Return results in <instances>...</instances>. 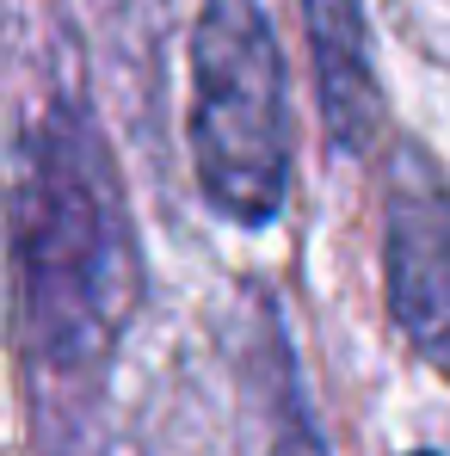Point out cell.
Listing matches in <instances>:
<instances>
[{
	"instance_id": "obj_1",
	"label": "cell",
	"mask_w": 450,
	"mask_h": 456,
	"mask_svg": "<svg viewBox=\"0 0 450 456\" xmlns=\"http://www.w3.org/2000/svg\"><path fill=\"white\" fill-rule=\"evenodd\" d=\"M12 253L31 364L50 388H86L136 308L143 265L105 136L75 105H56L31 130L12 198Z\"/></svg>"
},
{
	"instance_id": "obj_2",
	"label": "cell",
	"mask_w": 450,
	"mask_h": 456,
	"mask_svg": "<svg viewBox=\"0 0 450 456\" xmlns=\"http://www.w3.org/2000/svg\"><path fill=\"white\" fill-rule=\"evenodd\" d=\"M192 160L210 210L272 223L290 191L284 56L259 0H210L192 31Z\"/></svg>"
},
{
	"instance_id": "obj_3",
	"label": "cell",
	"mask_w": 450,
	"mask_h": 456,
	"mask_svg": "<svg viewBox=\"0 0 450 456\" xmlns=\"http://www.w3.org/2000/svg\"><path fill=\"white\" fill-rule=\"evenodd\" d=\"M382 278L389 314L413 352L450 382V198L420 149H401L382 204Z\"/></svg>"
},
{
	"instance_id": "obj_4",
	"label": "cell",
	"mask_w": 450,
	"mask_h": 456,
	"mask_svg": "<svg viewBox=\"0 0 450 456\" xmlns=\"http://www.w3.org/2000/svg\"><path fill=\"white\" fill-rule=\"evenodd\" d=\"M302 19H308L327 142L346 154L371 149L376 124H382V93H376V69H371L364 0H302Z\"/></svg>"
},
{
	"instance_id": "obj_5",
	"label": "cell",
	"mask_w": 450,
	"mask_h": 456,
	"mask_svg": "<svg viewBox=\"0 0 450 456\" xmlns=\"http://www.w3.org/2000/svg\"><path fill=\"white\" fill-rule=\"evenodd\" d=\"M407 456H432V451H407Z\"/></svg>"
}]
</instances>
